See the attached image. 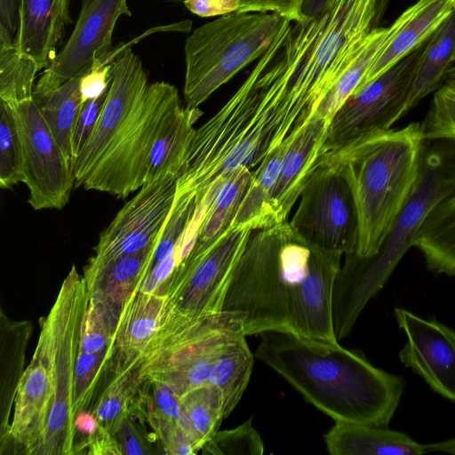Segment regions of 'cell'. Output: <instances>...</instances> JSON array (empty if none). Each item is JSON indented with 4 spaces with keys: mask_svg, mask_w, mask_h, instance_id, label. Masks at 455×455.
Masks as SVG:
<instances>
[{
    "mask_svg": "<svg viewBox=\"0 0 455 455\" xmlns=\"http://www.w3.org/2000/svg\"><path fill=\"white\" fill-rule=\"evenodd\" d=\"M341 257L300 243L288 221L255 230L234 269L222 311L243 315L246 336L278 331L338 341L331 301Z\"/></svg>",
    "mask_w": 455,
    "mask_h": 455,
    "instance_id": "cell-1",
    "label": "cell"
},
{
    "mask_svg": "<svg viewBox=\"0 0 455 455\" xmlns=\"http://www.w3.org/2000/svg\"><path fill=\"white\" fill-rule=\"evenodd\" d=\"M255 355L334 421L387 427L405 389L401 376L339 341L267 331Z\"/></svg>",
    "mask_w": 455,
    "mask_h": 455,
    "instance_id": "cell-2",
    "label": "cell"
},
{
    "mask_svg": "<svg viewBox=\"0 0 455 455\" xmlns=\"http://www.w3.org/2000/svg\"><path fill=\"white\" fill-rule=\"evenodd\" d=\"M313 116L307 105L250 73L221 108L198 129L177 174V193L200 203L219 180L263 158Z\"/></svg>",
    "mask_w": 455,
    "mask_h": 455,
    "instance_id": "cell-3",
    "label": "cell"
},
{
    "mask_svg": "<svg viewBox=\"0 0 455 455\" xmlns=\"http://www.w3.org/2000/svg\"><path fill=\"white\" fill-rule=\"evenodd\" d=\"M425 142L421 123L361 137L323 153L324 164L347 182L358 221L355 254L380 249L417 182Z\"/></svg>",
    "mask_w": 455,
    "mask_h": 455,
    "instance_id": "cell-4",
    "label": "cell"
},
{
    "mask_svg": "<svg viewBox=\"0 0 455 455\" xmlns=\"http://www.w3.org/2000/svg\"><path fill=\"white\" fill-rule=\"evenodd\" d=\"M454 192L455 141L425 140L417 182L379 251L370 258L345 255L333 289L342 309L352 315L362 313L413 246L430 212Z\"/></svg>",
    "mask_w": 455,
    "mask_h": 455,
    "instance_id": "cell-5",
    "label": "cell"
},
{
    "mask_svg": "<svg viewBox=\"0 0 455 455\" xmlns=\"http://www.w3.org/2000/svg\"><path fill=\"white\" fill-rule=\"evenodd\" d=\"M89 301L84 275L75 266L64 279L56 300L41 323L33 356L42 363L51 391L43 437L35 455H74L77 432L73 412L75 371L82 323Z\"/></svg>",
    "mask_w": 455,
    "mask_h": 455,
    "instance_id": "cell-6",
    "label": "cell"
},
{
    "mask_svg": "<svg viewBox=\"0 0 455 455\" xmlns=\"http://www.w3.org/2000/svg\"><path fill=\"white\" fill-rule=\"evenodd\" d=\"M292 21L271 12H231L196 28L184 45L185 107L196 108L259 60Z\"/></svg>",
    "mask_w": 455,
    "mask_h": 455,
    "instance_id": "cell-7",
    "label": "cell"
},
{
    "mask_svg": "<svg viewBox=\"0 0 455 455\" xmlns=\"http://www.w3.org/2000/svg\"><path fill=\"white\" fill-rule=\"evenodd\" d=\"M243 321V315L235 312L195 317L168 307L160 330L134 366L138 380L165 385L180 398L207 385L226 344L244 334Z\"/></svg>",
    "mask_w": 455,
    "mask_h": 455,
    "instance_id": "cell-8",
    "label": "cell"
},
{
    "mask_svg": "<svg viewBox=\"0 0 455 455\" xmlns=\"http://www.w3.org/2000/svg\"><path fill=\"white\" fill-rule=\"evenodd\" d=\"M176 87L148 84L132 116L84 180L86 190L125 198L146 181L151 153L164 123L180 105Z\"/></svg>",
    "mask_w": 455,
    "mask_h": 455,
    "instance_id": "cell-9",
    "label": "cell"
},
{
    "mask_svg": "<svg viewBox=\"0 0 455 455\" xmlns=\"http://www.w3.org/2000/svg\"><path fill=\"white\" fill-rule=\"evenodd\" d=\"M253 231L231 223L208 241L196 239L156 292L167 297L171 310L185 315L221 312L234 269Z\"/></svg>",
    "mask_w": 455,
    "mask_h": 455,
    "instance_id": "cell-10",
    "label": "cell"
},
{
    "mask_svg": "<svg viewBox=\"0 0 455 455\" xmlns=\"http://www.w3.org/2000/svg\"><path fill=\"white\" fill-rule=\"evenodd\" d=\"M427 42L342 104L328 124L323 153L390 130L407 113L408 97Z\"/></svg>",
    "mask_w": 455,
    "mask_h": 455,
    "instance_id": "cell-11",
    "label": "cell"
},
{
    "mask_svg": "<svg viewBox=\"0 0 455 455\" xmlns=\"http://www.w3.org/2000/svg\"><path fill=\"white\" fill-rule=\"evenodd\" d=\"M294 237L308 247L347 255L355 251L357 213L346 180L324 164H318L288 222Z\"/></svg>",
    "mask_w": 455,
    "mask_h": 455,
    "instance_id": "cell-12",
    "label": "cell"
},
{
    "mask_svg": "<svg viewBox=\"0 0 455 455\" xmlns=\"http://www.w3.org/2000/svg\"><path fill=\"white\" fill-rule=\"evenodd\" d=\"M131 16L127 0H82L73 32L35 84L34 98L112 61V36L118 19Z\"/></svg>",
    "mask_w": 455,
    "mask_h": 455,
    "instance_id": "cell-13",
    "label": "cell"
},
{
    "mask_svg": "<svg viewBox=\"0 0 455 455\" xmlns=\"http://www.w3.org/2000/svg\"><path fill=\"white\" fill-rule=\"evenodd\" d=\"M23 156V183L35 210H60L76 184L70 160L61 150L35 99L13 108Z\"/></svg>",
    "mask_w": 455,
    "mask_h": 455,
    "instance_id": "cell-14",
    "label": "cell"
},
{
    "mask_svg": "<svg viewBox=\"0 0 455 455\" xmlns=\"http://www.w3.org/2000/svg\"><path fill=\"white\" fill-rule=\"evenodd\" d=\"M177 194V177L145 182L100 234L93 255L112 259L156 247Z\"/></svg>",
    "mask_w": 455,
    "mask_h": 455,
    "instance_id": "cell-15",
    "label": "cell"
},
{
    "mask_svg": "<svg viewBox=\"0 0 455 455\" xmlns=\"http://www.w3.org/2000/svg\"><path fill=\"white\" fill-rule=\"evenodd\" d=\"M111 64L112 78L105 103L91 137L74 163L75 188L82 187L124 129L148 85L142 62L130 48L115 52Z\"/></svg>",
    "mask_w": 455,
    "mask_h": 455,
    "instance_id": "cell-16",
    "label": "cell"
},
{
    "mask_svg": "<svg viewBox=\"0 0 455 455\" xmlns=\"http://www.w3.org/2000/svg\"><path fill=\"white\" fill-rule=\"evenodd\" d=\"M394 315L406 337L399 352L402 363L433 391L455 402V331L401 307L394 309Z\"/></svg>",
    "mask_w": 455,
    "mask_h": 455,
    "instance_id": "cell-17",
    "label": "cell"
},
{
    "mask_svg": "<svg viewBox=\"0 0 455 455\" xmlns=\"http://www.w3.org/2000/svg\"><path fill=\"white\" fill-rule=\"evenodd\" d=\"M329 123L313 115L293 132L278 179L266 204L262 229L288 221L292 207L318 166Z\"/></svg>",
    "mask_w": 455,
    "mask_h": 455,
    "instance_id": "cell-18",
    "label": "cell"
},
{
    "mask_svg": "<svg viewBox=\"0 0 455 455\" xmlns=\"http://www.w3.org/2000/svg\"><path fill=\"white\" fill-rule=\"evenodd\" d=\"M454 9V0H418L391 25L389 36L357 92L427 41Z\"/></svg>",
    "mask_w": 455,
    "mask_h": 455,
    "instance_id": "cell-19",
    "label": "cell"
},
{
    "mask_svg": "<svg viewBox=\"0 0 455 455\" xmlns=\"http://www.w3.org/2000/svg\"><path fill=\"white\" fill-rule=\"evenodd\" d=\"M168 299L159 292L136 291L118 316L110 371L134 369L166 317Z\"/></svg>",
    "mask_w": 455,
    "mask_h": 455,
    "instance_id": "cell-20",
    "label": "cell"
},
{
    "mask_svg": "<svg viewBox=\"0 0 455 455\" xmlns=\"http://www.w3.org/2000/svg\"><path fill=\"white\" fill-rule=\"evenodd\" d=\"M68 0H20L14 47L34 60L39 70L49 67L72 23Z\"/></svg>",
    "mask_w": 455,
    "mask_h": 455,
    "instance_id": "cell-21",
    "label": "cell"
},
{
    "mask_svg": "<svg viewBox=\"0 0 455 455\" xmlns=\"http://www.w3.org/2000/svg\"><path fill=\"white\" fill-rule=\"evenodd\" d=\"M155 250L152 247L112 259L92 256L84 266L89 296L101 300L116 321L124 305L140 289L148 273Z\"/></svg>",
    "mask_w": 455,
    "mask_h": 455,
    "instance_id": "cell-22",
    "label": "cell"
},
{
    "mask_svg": "<svg viewBox=\"0 0 455 455\" xmlns=\"http://www.w3.org/2000/svg\"><path fill=\"white\" fill-rule=\"evenodd\" d=\"M331 455H421L424 444L405 433L373 426L335 421L324 434Z\"/></svg>",
    "mask_w": 455,
    "mask_h": 455,
    "instance_id": "cell-23",
    "label": "cell"
},
{
    "mask_svg": "<svg viewBox=\"0 0 455 455\" xmlns=\"http://www.w3.org/2000/svg\"><path fill=\"white\" fill-rule=\"evenodd\" d=\"M32 334L28 320L13 321L0 314V441L10 429L15 396L25 371L26 350Z\"/></svg>",
    "mask_w": 455,
    "mask_h": 455,
    "instance_id": "cell-24",
    "label": "cell"
},
{
    "mask_svg": "<svg viewBox=\"0 0 455 455\" xmlns=\"http://www.w3.org/2000/svg\"><path fill=\"white\" fill-rule=\"evenodd\" d=\"M455 66V8L427 40L415 71L407 112L435 92Z\"/></svg>",
    "mask_w": 455,
    "mask_h": 455,
    "instance_id": "cell-25",
    "label": "cell"
},
{
    "mask_svg": "<svg viewBox=\"0 0 455 455\" xmlns=\"http://www.w3.org/2000/svg\"><path fill=\"white\" fill-rule=\"evenodd\" d=\"M428 270L455 276V192L427 215L413 243Z\"/></svg>",
    "mask_w": 455,
    "mask_h": 455,
    "instance_id": "cell-26",
    "label": "cell"
},
{
    "mask_svg": "<svg viewBox=\"0 0 455 455\" xmlns=\"http://www.w3.org/2000/svg\"><path fill=\"white\" fill-rule=\"evenodd\" d=\"M203 112L179 105L167 117L155 142L145 182L162 176H177L195 131L193 125Z\"/></svg>",
    "mask_w": 455,
    "mask_h": 455,
    "instance_id": "cell-27",
    "label": "cell"
},
{
    "mask_svg": "<svg viewBox=\"0 0 455 455\" xmlns=\"http://www.w3.org/2000/svg\"><path fill=\"white\" fill-rule=\"evenodd\" d=\"M390 32L391 26L377 27L371 30L339 71L314 115L331 121L363 80L383 49Z\"/></svg>",
    "mask_w": 455,
    "mask_h": 455,
    "instance_id": "cell-28",
    "label": "cell"
},
{
    "mask_svg": "<svg viewBox=\"0 0 455 455\" xmlns=\"http://www.w3.org/2000/svg\"><path fill=\"white\" fill-rule=\"evenodd\" d=\"M245 338L240 334L226 344L207 383L219 395L225 419L243 396L252 371L253 355Z\"/></svg>",
    "mask_w": 455,
    "mask_h": 455,
    "instance_id": "cell-29",
    "label": "cell"
},
{
    "mask_svg": "<svg viewBox=\"0 0 455 455\" xmlns=\"http://www.w3.org/2000/svg\"><path fill=\"white\" fill-rule=\"evenodd\" d=\"M82 76L66 82L43 98H34L56 141L71 164L73 134L84 104L80 88Z\"/></svg>",
    "mask_w": 455,
    "mask_h": 455,
    "instance_id": "cell-30",
    "label": "cell"
},
{
    "mask_svg": "<svg viewBox=\"0 0 455 455\" xmlns=\"http://www.w3.org/2000/svg\"><path fill=\"white\" fill-rule=\"evenodd\" d=\"M139 386L134 369L110 371L90 410L100 427L116 436L122 422L132 412Z\"/></svg>",
    "mask_w": 455,
    "mask_h": 455,
    "instance_id": "cell-31",
    "label": "cell"
},
{
    "mask_svg": "<svg viewBox=\"0 0 455 455\" xmlns=\"http://www.w3.org/2000/svg\"><path fill=\"white\" fill-rule=\"evenodd\" d=\"M180 402L187 430L201 451L225 419L220 398L210 386L205 385L185 394Z\"/></svg>",
    "mask_w": 455,
    "mask_h": 455,
    "instance_id": "cell-32",
    "label": "cell"
},
{
    "mask_svg": "<svg viewBox=\"0 0 455 455\" xmlns=\"http://www.w3.org/2000/svg\"><path fill=\"white\" fill-rule=\"evenodd\" d=\"M36 63L13 46H0V101L12 108L34 99Z\"/></svg>",
    "mask_w": 455,
    "mask_h": 455,
    "instance_id": "cell-33",
    "label": "cell"
},
{
    "mask_svg": "<svg viewBox=\"0 0 455 455\" xmlns=\"http://www.w3.org/2000/svg\"><path fill=\"white\" fill-rule=\"evenodd\" d=\"M185 7L199 17L231 12H274L291 21L304 20V0H184Z\"/></svg>",
    "mask_w": 455,
    "mask_h": 455,
    "instance_id": "cell-34",
    "label": "cell"
},
{
    "mask_svg": "<svg viewBox=\"0 0 455 455\" xmlns=\"http://www.w3.org/2000/svg\"><path fill=\"white\" fill-rule=\"evenodd\" d=\"M116 322L101 300L89 296L82 323L78 353L99 355L113 361Z\"/></svg>",
    "mask_w": 455,
    "mask_h": 455,
    "instance_id": "cell-35",
    "label": "cell"
},
{
    "mask_svg": "<svg viewBox=\"0 0 455 455\" xmlns=\"http://www.w3.org/2000/svg\"><path fill=\"white\" fill-rule=\"evenodd\" d=\"M24 156L13 108L0 101V186L23 182Z\"/></svg>",
    "mask_w": 455,
    "mask_h": 455,
    "instance_id": "cell-36",
    "label": "cell"
},
{
    "mask_svg": "<svg viewBox=\"0 0 455 455\" xmlns=\"http://www.w3.org/2000/svg\"><path fill=\"white\" fill-rule=\"evenodd\" d=\"M197 205L195 194H176L173 205L159 236L150 267L176 254V248L191 223Z\"/></svg>",
    "mask_w": 455,
    "mask_h": 455,
    "instance_id": "cell-37",
    "label": "cell"
},
{
    "mask_svg": "<svg viewBox=\"0 0 455 455\" xmlns=\"http://www.w3.org/2000/svg\"><path fill=\"white\" fill-rule=\"evenodd\" d=\"M425 140L455 141V83L447 81L434 93L431 106L421 123Z\"/></svg>",
    "mask_w": 455,
    "mask_h": 455,
    "instance_id": "cell-38",
    "label": "cell"
},
{
    "mask_svg": "<svg viewBox=\"0 0 455 455\" xmlns=\"http://www.w3.org/2000/svg\"><path fill=\"white\" fill-rule=\"evenodd\" d=\"M201 451L212 455H262L264 444L251 419H248L235 428L218 430Z\"/></svg>",
    "mask_w": 455,
    "mask_h": 455,
    "instance_id": "cell-39",
    "label": "cell"
},
{
    "mask_svg": "<svg viewBox=\"0 0 455 455\" xmlns=\"http://www.w3.org/2000/svg\"><path fill=\"white\" fill-rule=\"evenodd\" d=\"M108 89L96 99L84 102L72 139V166L88 141L105 103Z\"/></svg>",
    "mask_w": 455,
    "mask_h": 455,
    "instance_id": "cell-40",
    "label": "cell"
},
{
    "mask_svg": "<svg viewBox=\"0 0 455 455\" xmlns=\"http://www.w3.org/2000/svg\"><path fill=\"white\" fill-rule=\"evenodd\" d=\"M146 427L132 412L124 419L116 435L123 454L152 453Z\"/></svg>",
    "mask_w": 455,
    "mask_h": 455,
    "instance_id": "cell-41",
    "label": "cell"
},
{
    "mask_svg": "<svg viewBox=\"0 0 455 455\" xmlns=\"http://www.w3.org/2000/svg\"><path fill=\"white\" fill-rule=\"evenodd\" d=\"M20 0H0V46L14 45L20 24Z\"/></svg>",
    "mask_w": 455,
    "mask_h": 455,
    "instance_id": "cell-42",
    "label": "cell"
},
{
    "mask_svg": "<svg viewBox=\"0 0 455 455\" xmlns=\"http://www.w3.org/2000/svg\"><path fill=\"white\" fill-rule=\"evenodd\" d=\"M111 68L110 62L82 76L80 88L83 102L98 98L108 89L112 78Z\"/></svg>",
    "mask_w": 455,
    "mask_h": 455,
    "instance_id": "cell-43",
    "label": "cell"
},
{
    "mask_svg": "<svg viewBox=\"0 0 455 455\" xmlns=\"http://www.w3.org/2000/svg\"><path fill=\"white\" fill-rule=\"evenodd\" d=\"M81 453L93 455L123 454L116 437L100 427L94 434L86 436L79 444L76 454Z\"/></svg>",
    "mask_w": 455,
    "mask_h": 455,
    "instance_id": "cell-44",
    "label": "cell"
},
{
    "mask_svg": "<svg viewBox=\"0 0 455 455\" xmlns=\"http://www.w3.org/2000/svg\"><path fill=\"white\" fill-rule=\"evenodd\" d=\"M75 427L77 434L84 435L85 438L97 431L99 423L94 414L88 410L83 411L76 416Z\"/></svg>",
    "mask_w": 455,
    "mask_h": 455,
    "instance_id": "cell-45",
    "label": "cell"
},
{
    "mask_svg": "<svg viewBox=\"0 0 455 455\" xmlns=\"http://www.w3.org/2000/svg\"><path fill=\"white\" fill-rule=\"evenodd\" d=\"M332 0H304L302 15L304 20H309L325 10Z\"/></svg>",
    "mask_w": 455,
    "mask_h": 455,
    "instance_id": "cell-46",
    "label": "cell"
},
{
    "mask_svg": "<svg viewBox=\"0 0 455 455\" xmlns=\"http://www.w3.org/2000/svg\"><path fill=\"white\" fill-rule=\"evenodd\" d=\"M425 453L428 452H443L455 454V438L424 444Z\"/></svg>",
    "mask_w": 455,
    "mask_h": 455,
    "instance_id": "cell-47",
    "label": "cell"
},
{
    "mask_svg": "<svg viewBox=\"0 0 455 455\" xmlns=\"http://www.w3.org/2000/svg\"><path fill=\"white\" fill-rule=\"evenodd\" d=\"M393 0H378L376 6V13L373 21V28H377L383 19L390 3Z\"/></svg>",
    "mask_w": 455,
    "mask_h": 455,
    "instance_id": "cell-48",
    "label": "cell"
},
{
    "mask_svg": "<svg viewBox=\"0 0 455 455\" xmlns=\"http://www.w3.org/2000/svg\"><path fill=\"white\" fill-rule=\"evenodd\" d=\"M446 78H447V81L455 83V66L450 70Z\"/></svg>",
    "mask_w": 455,
    "mask_h": 455,
    "instance_id": "cell-49",
    "label": "cell"
},
{
    "mask_svg": "<svg viewBox=\"0 0 455 455\" xmlns=\"http://www.w3.org/2000/svg\"><path fill=\"white\" fill-rule=\"evenodd\" d=\"M454 8H455V0H454Z\"/></svg>",
    "mask_w": 455,
    "mask_h": 455,
    "instance_id": "cell-50",
    "label": "cell"
}]
</instances>
